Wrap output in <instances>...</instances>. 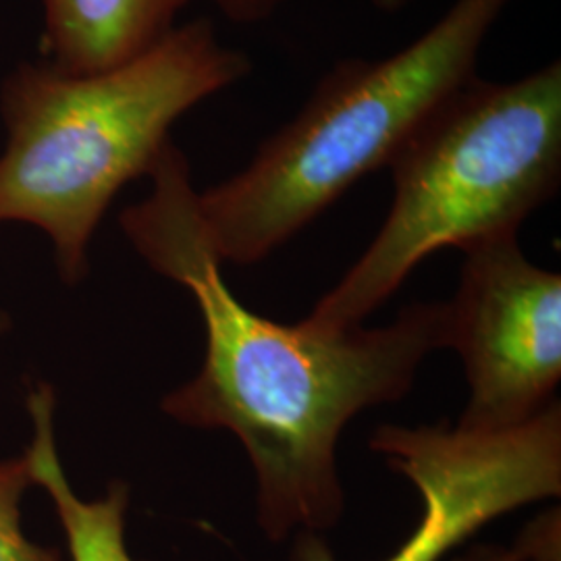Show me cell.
<instances>
[{"instance_id": "obj_1", "label": "cell", "mask_w": 561, "mask_h": 561, "mask_svg": "<svg viewBox=\"0 0 561 561\" xmlns=\"http://www.w3.org/2000/svg\"><path fill=\"white\" fill-rule=\"evenodd\" d=\"M148 178L150 194L121 215L123 233L157 273L194 296L206 331L201 373L171 391L162 410L181 424L238 437L268 541L333 528L345 505L337 472L345 424L412 389L426 356L447 347V304H410L377 329L264 319L225 283L190 162L173 141Z\"/></svg>"}, {"instance_id": "obj_2", "label": "cell", "mask_w": 561, "mask_h": 561, "mask_svg": "<svg viewBox=\"0 0 561 561\" xmlns=\"http://www.w3.org/2000/svg\"><path fill=\"white\" fill-rule=\"evenodd\" d=\"M250 71V57L222 44L208 20L175 25L101 71L20 65L0 90V225L38 227L53 241L62 279L76 285L111 202L152 171L171 127Z\"/></svg>"}, {"instance_id": "obj_3", "label": "cell", "mask_w": 561, "mask_h": 561, "mask_svg": "<svg viewBox=\"0 0 561 561\" xmlns=\"http://www.w3.org/2000/svg\"><path fill=\"white\" fill-rule=\"evenodd\" d=\"M512 0H456L385 59H347L233 178L198 192L222 262L271 256L368 173L389 167L422 123L477 78L482 44Z\"/></svg>"}, {"instance_id": "obj_4", "label": "cell", "mask_w": 561, "mask_h": 561, "mask_svg": "<svg viewBox=\"0 0 561 561\" xmlns=\"http://www.w3.org/2000/svg\"><path fill=\"white\" fill-rule=\"evenodd\" d=\"M393 202L379 233L310 317L360 327L443 248L518 236L561 181V62L520 80H474L443 102L389 164Z\"/></svg>"}, {"instance_id": "obj_5", "label": "cell", "mask_w": 561, "mask_h": 561, "mask_svg": "<svg viewBox=\"0 0 561 561\" xmlns=\"http://www.w3.org/2000/svg\"><path fill=\"white\" fill-rule=\"evenodd\" d=\"M370 447L416 486L422 500L416 530L385 561H443L486 524L524 505L560 497L558 400L512 431L387 424L370 437ZM294 558L335 561L317 533L298 535Z\"/></svg>"}, {"instance_id": "obj_6", "label": "cell", "mask_w": 561, "mask_h": 561, "mask_svg": "<svg viewBox=\"0 0 561 561\" xmlns=\"http://www.w3.org/2000/svg\"><path fill=\"white\" fill-rule=\"evenodd\" d=\"M447 347L463 362L458 428L503 433L533 421L561 379V275L528 261L518 236L463 252Z\"/></svg>"}, {"instance_id": "obj_7", "label": "cell", "mask_w": 561, "mask_h": 561, "mask_svg": "<svg viewBox=\"0 0 561 561\" xmlns=\"http://www.w3.org/2000/svg\"><path fill=\"white\" fill-rule=\"evenodd\" d=\"M46 62L90 73L150 48L192 0H42Z\"/></svg>"}, {"instance_id": "obj_8", "label": "cell", "mask_w": 561, "mask_h": 561, "mask_svg": "<svg viewBox=\"0 0 561 561\" xmlns=\"http://www.w3.org/2000/svg\"><path fill=\"white\" fill-rule=\"evenodd\" d=\"M27 412L34 437L25 458L32 479L48 493L59 514L71 561H136L125 542V512L129 486L113 482L106 495L94 502L78 497L67 481L55 442V391L41 382L27 393Z\"/></svg>"}, {"instance_id": "obj_9", "label": "cell", "mask_w": 561, "mask_h": 561, "mask_svg": "<svg viewBox=\"0 0 561 561\" xmlns=\"http://www.w3.org/2000/svg\"><path fill=\"white\" fill-rule=\"evenodd\" d=\"M34 484L25 456L0 461V561H60L57 549L30 541L21 530V500Z\"/></svg>"}, {"instance_id": "obj_10", "label": "cell", "mask_w": 561, "mask_h": 561, "mask_svg": "<svg viewBox=\"0 0 561 561\" xmlns=\"http://www.w3.org/2000/svg\"><path fill=\"white\" fill-rule=\"evenodd\" d=\"M233 23H259L273 18L285 0H210Z\"/></svg>"}, {"instance_id": "obj_11", "label": "cell", "mask_w": 561, "mask_h": 561, "mask_svg": "<svg viewBox=\"0 0 561 561\" xmlns=\"http://www.w3.org/2000/svg\"><path fill=\"white\" fill-rule=\"evenodd\" d=\"M524 560V551L520 545L516 547H503V545H493V542H481L474 545L470 549H466L454 561H522Z\"/></svg>"}, {"instance_id": "obj_12", "label": "cell", "mask_w": 561, "mask_h": 561, "mask_svg": "<svg viewBox=\"0 0 561 561\" xmlns=\"http://www.w3.org/2000/svg\"><path fill=\"white\" fill-rule=\"evenodd\" d=\"M368 2L382 13H398L401 9H405L412 0H368Z\"/></svg>"}, {"instance_id": "obj_13", "label": "cell", "mask_w": 561, "mask_h": 561, "mask_svg": "<svg viewBox=\"0 0 561 561\" xmlns=\"http://www.w3.org/2000/svg\"><path fill=\"white\" fill-rule=\"evenodd\" d=\"M7 327H9V321H7V317L0 312V335L4 333V329H7Z\"/></svg>"}]
</instances>
